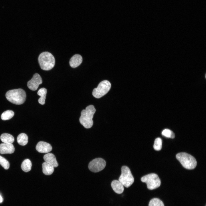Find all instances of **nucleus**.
I'll use <instances>...</instances> for the list:
<instances>
[{"label": "nucleus", "instance_id": "nucleus-1", "mask_svg": "<svg viewBox=\"0 0 206 206\" xmlns=\"http://www.w3.org/2000/svg\"><path fill=\"white\" fill-rule=\"evenodd\" d=\"M95 112L96 109L92 105L88 106L81 111L79 121L85 128H90L92 126V118Z\"/></svg>", "mask_w": 206, "mask_h": 206}, {"label": "nucleus", "instance_id": "nucleus-2", "mask_svg": "<svg viewBox=\"0 0 206 206\" xmlns=\"http://www.w3.org/2000/svg\"><path fill=\"white\" fill-rule=\"evenodd\" d=\"M5 96L7 99L12 103L17 105L21 104L25 102L26 95L25 91L21 88L8 91Z\"/></svg>", "mask_w": 206, "mask_h": 206}, {"label": "nucleus", "instance_id": "nucleus-3", "mask_svg": "<svg viewBox=\"0 0 206 206\" xmlns=\"http://www.w3.org/2000/svg\"><path fill=\"white\" fill-rule=\"evenodd\" d=\"M38 62L41 68L44 70L52 69L55 64V59L53 55L47 52H43L39 55Z\"/></svg>", "mask_w": 206, "mask_h": 206}, {"label": "nucleus", "instance_id": "nucleus-4", "mask_svg": "<svg viewBox=\"0 0 206 206\" xmlns=\"http://www.w3.org/2000/svg\"><path fill=\"white\" fill-rule=\"evenodd\" d=\"M176 157L182 166L187 169H193L197 165V162L195 158L187 153H178L176 155Z\"/></svg>", "mask_w": 206, "mask_h": 206}, {"label": "nucleus", "instance_id": "nucleus-5", "mask_svg": "<svg viewBox=\"0 0 206 206\" xmlns=\"http://www.w3.org/2000/svg\"><path fill=\"white\" fill-rule=\"evenodd\" d=\"M121 174L118 181L123 186L128 188L130 187L134 182V178L129 168L127 166H123L121 168Z\"/></svg>", "mask_w": 206, "mask_h": 206}, {"label": "nucleus", "instance_id": "nucleus-6", "mask_svg": "<svg viewBox=\"0 0 206 206\" xmlns=\"http://www.w3.org/2000/svg\"><path fill=\"white\" fill-rule=\"evenodd\" d=\"M141 180L143 182L145 183L148 189L153 190L159 187L161 185V181L157 175L155 173H150L142 177Z\"/></svg>", "mask_w": 206, "mask_h": 206}, {"label": "nucleus", "instance_id": "nucleus-7", "mask_svg": "<svg viewBox=\"0 0 206 206\" xmlns=\"http://www.w3.org/2000/svg\"><path fill=\"white\" fill-rule=\"evenodd\" d=\"M111 87L110 82L107 80L101 82L97 88L94 89L92 94L93 96L96 98H100L106 94L110 90Z\"/></svg>", "mask_w": 206, "mask_h": 206}, {"label": "nucleus", "instance_id": "nucleus-8", "mask_svg": "<svg viewBox=\"0 0 206 206\" xmlns=\"http://www.w3.org/2000/svg\"><path fill=\"white\" fill-rule=\"evenodd\" d=\"M106 165V163L104 159L97 158L93 160L89 163L88 168L91 171L96 173L103 169Z\"/></svg>", "mask_w": 206, "mask_h": 206}, {"label": "nucleus", "instance_id": "nucleus-9", "mask_svg": "<svg viewBox=\"0 0 206 206\" xmlns=\"http://www.w3.org/2000/svg\"><path fill=\"white\" fill-rule=\"evenodd\" d=\"M42 80L40 75L34 74L32 78L27 83L28 88L31 90L35 91L37 89L39 85L42 84Z\"/></svg>", "mask_w": 206, "mask_h": 206}, {"label": "nucleus", "instance_id": "nucleus-10", "mask_svg": "<svg viewBox=\"0 0 206 206\" xmlns=\"http://www.w3.org/2000/svg\"><path fill=\"white\" fill-rule=\"evenodd\" d=\"M36 149L39 152L47 153L52 150V147L49 144L41 141L37 143L36 146Z\"/></svg>", "mask_w": 206, "mask_h": 206}, {"label": "nucleus", "instance_id": "nucleus-11", "mask_svg": "<svg viewBox=\"0 0 206 206\" xmlns=\"http://www.w3.org/2000/svg\"><path fill=\"white\" fill-rule=\"evenodd\" d=\"M14 151V147L11 143H4L0 144V153L1 154H12Z\"/></svg>", "mask_w": 206, "mask_h": 206}, {"label": "nucleus", "instance_id": "nucleus-12", "mask_svg": "<svg viewBox=\"0 0 206 206\" xmlns=\"http://www.w3.org/2000/svg\"><path fill=\"white\" fill-rule=\"evenodd\" d=\"M45 162L53 166L54 167H57L58 164L55 155L52 153H48L43 156Z\"/></svg>", "mask_w": 206, "mask_h": 206}, {"label": "nucleus", "instance_id": "nucleus-13", "mask_svg": "<svg viewBox=\"0 0 206 206\" xmlns=\"http://www.w3.org/2000/svg\"><path fill=\"white\" fill-rule=\"evenodd\" d=\"M82 61V56L79 54H76L71 58L69 64L71 67L75 68L81 64Z\"/></svg>", "mask_w": 206, "mask_h": 206}, {"label": "nucleus", "instance_id": "nucleus-14", "mask_svg": "<svg viewBox=\"0 0 206 206\" xmlns=\"http://www.w3.org/2000/svg\"><path fill=\"white\" fill-rule=\"evenodd\" d=\"M111 186L114 191L117 194H121L124 191L123 185L119 181H113L111 183Z\"/></svg>", "mask_w": 206, "mask_h": 206}, {"label": "nucleus", "instance_id": "nucleus-15", "mask_svg": "<svg viewBox=\"0 0 206 206\" xmlns=\"http://www.w3.org/2000/svg\"><path fill=\"white\" fill-rule=\"evenodd\" d=\"M42 167L43 172L46 175H51L54 171V167L46 162L43 163Z\"/></svg>", "mask_w": 206, "mask_h": 206}, {"label": "nucleus", "instance_id": "nucleus-16", "mask_svg": "<svg viewBox=\"0 0 206 206\" xmlns=\"http://www.w3.org/2000/svg\"><path fill=\"white\" fill-rule=\"evenodd\" d=\"M1 141L4 143H11L14 141V138L13 136L8 133H4L2 134L0 136Z\"/></svg>", "mask_w": 206, "mask_h": 206}, {"label": "nucleus", "instance_id": "nucleus-17", "mask_svg": "<svg viewBox=\"0 0 206 206\" xmlns=\"http://www.w3.org/2000/svg\"><path fill=\"white\" fill-rule=\"evenodd\" d=\"M47 92V89L43 88H40L37 92L38 95L40 96L38 99V102L41 105H43L45 103Z\"/></svg>", "mask_w": 206, "mask_h": 206}, {"label": "nucleus", "instance_id": "nucleus-18", "mask_svg": "<svg viewBox=\"0 0 206 206\" xmlns=\"http://www.w3.org/2000/svg\"><path fill=\"white\" fill-rule=\"evenodd\" d=\"M17 141L19 144L22 146L26 145L28 141V137L25 133H22L19 134L17 138Z\"/></svg>", "mask_w": 206, "mask_h": 206}, {"label": "nucleus", "instance_id": "nucleus-19", "mask_svg": "<svg viewBox=\"0 0 206 206\" xmlns=\"http://www.w3.org/2000/svg\"><path fill=\"white\" fill-rule=\"evenodd\" d=\"M32 163L30 160L26 159L22 162L21 167L23 171L27 172L30 171L31 169Z\"/></svg>", "mask_w": 206, "mask_h": 206}, {"label": "nucleus", "instance_id": "nucleus-20", "mask_svg": "<svg viewBox=\"0 0 206 206\" xmlns=\"http://www.w3.org/2000/svg\"><path fill=\"white\" fill-rule=\"evenodd\" d=\"M14 113V112L11 110H7L2 114L1 118L3 120H7L11 119L13 116Z\"/></svg>", "mask_w": 206, "mask_h": 206}, {"label": "nucleus", "instance_id": "nucleus-21", "mask_svg": "<svg viewBox=\"0 0 206 206\" xmlns=\"http://www.w3.org/2000/svg\"><path fill=\"white\" fill-rule=\"evenodd\" d=\"M148 206H164V205L163 202L160 199L154 198L150 201Z\"/></svg>", "mask_w": 206, "mask_h": 206}, {"label": "nucleus", "instance_id": "nucleus-22", "mask_svg": "<svg viewBox=\"0 0 206 206\" xmlns=\"http://www.w3.org/2000/svg\"><path fill=\"white\" fill-rule=\"evenodd\" d=\"M162 140L160 138H157L155 139L153 145L154 149L156 150H160L162 148Z\"/></svg>", "mask_w": 206, "mask_h": 206}, {"label": "nucleus", "instance_id": "nucleus-23", "mask_svg": "<svg viewBox=\"0 0 206 206\" xmlns=\"http://www.w3.org/2000/svg\"><path fill=\"white\" fill-rule=\"evenodd\" d=\"M162 134L166 137L171 138H174L175 136V134L173 131L167 129L163 130L162 132Z\"/></svg>", "mask_w": 206, "mask_h": 206}, {"label": "nucleus", "instance_id": "nucleus-24", "mask_svg": "<svg viewBox=\"0 0 206 206\" xmlns=\"http://www.w3.org/2000/svg\"><path fill=\"white\" fill-rule=\"evenodd\" d=\"M0 164L5 169H8L9 167V161L0 155Z\"/></svg>", "mask_w": 206, "mask_h": 206}, {"label": "nucleus", "instance_id": "nucleus-25", "mask_svg": "<svg viewBox=\"0 0 206 206\" xmlns=\"http://www.w3.org/2000/svg\"><path fill=\"white\" fill-rule=\"evenodd\" d=\"M3 201V199L1 196L0 195V202H2Z\"/></svg>", "mask_w": 206, "mask_h": 206}]
</instances>
